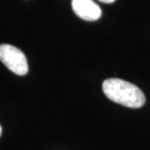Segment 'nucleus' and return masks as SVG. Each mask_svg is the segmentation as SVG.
Wrapping results in <instances>:
<instances>
[{"label": "nucleus", "mask_w": 150, "mask_h": 150, "mask_svg": "<svg viewBox=\"0 0 150 150\" xmlns=\"http://www.w3.org/2000/svg\"><path fill=\"white\" fill-rule=\"evenodd\" d=\"M103 91L110 100L130 108H139L145 97L139 87L118 78H109L103 83Z\"/></svg>", "instance_id": "f257e3e1"}, {"label": "nucleus", "mask_w": 150, "mask_h": 150, "mask_svg": "<svg viewBox=\"0 0 150 150\" xmlns=\"http://www.w3.org/2000/svg\"><path fill=\"white\" fill-rule=\"evenodd\" d=\"M0 61L17 75H25L28 72V64L25 55L19 48L9 44L0 45Z\"/></svg>", "instance_id": "f03ea898"}, {"label": "nucleus", "mask_w": 150, "mask_h": 150, "mask_svg": "<svg viewBox=\"0 0 150 150\" xmlns=\"http://www.w3.org/2000/svg\"><path fill=\"white\" fill-rule=\"evenodd\" d=\"M74 13L84 21L94 22L101 17V9L93 0H72Z\"/></svg>", "instance_id": "7ed1b4c3"}, {"label": "nucleus", "mask_w": 150, "mask_h": 150, "mask_svg": "<svg viewBox=\"0 0 150 150\" xmlns=\"http://www.w3.org/2000/svg\"><path fill=\"white\" fill-rule=\"evenodd\" d=\"M98 1L103 2V3H112L115 1V0H98Z\"/></svg>", "instance_id": "20e7f679"}, {"label": "nucleus", "mask_w": 150, "mask_h": 150, "mask_svg": "<svg viewBox=\"0 0 150 150\" xmlns=\"http://www.w3.org/2000/svg\"><path fill=\"white\" fill-rule=\"evenodd\" d=\"M1 134H2V129H1V126H0V137H1Z\"/></svg>", "instance_id": "39448f33"}]
</instances>
